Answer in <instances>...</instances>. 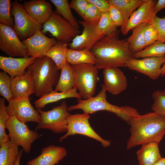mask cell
Returning a JSON list of instances; mask_svg holds the SVG:
<instances>
[{
  "instance_id": "cell-18",
  "label": "cell",
  "mask_w": 165,
  "mask_h": 165,
  "mask_svg": "<svg viewBox=\"0 0 165 165\" xmlns=\"http://www.w3.org/2000/svg\"><path fill=\"white\" fill-rule=\"evenodd\" d=\"M67 155L65 148L60 146L50 145L43 148L41 154L30 160L28 165H55L63 159Z\"/></svg>"
},
{
  "instance_id": "cell-40",
  "label": "cell",
  "mask_w": 165,
  "mask_h": 165,
  "mask_svg": "<svg viewBox=\"0 0 165 165\" xmlns=\"http://www.w3.org/2000/svg\"><path fill=\"white\" fill-rule=\"evenodd\" d=\"M88 3V0H72L69 5L71 9L75 10L83 19Z\"/></svg>"
},
{
  "instance_id": "cell-10",
  "label": "cell",
  "mask_w": 165,
  "mask_h": 165,
  "mask_svg": "<svg viewBox=\"0 0 165 165\" xmlns=\"http://www.w3.org/2000/svg\"><path fill=\"white\" fill-rule=\"evenodd\" d=\"M41 32L44 34L48 32L58 42H68L80 33L61 15L53 12L42 26Z\"/></svg>"
},
{
  "instance_id": "cell-14",
  "label": "cell",
  "mask_w": 165,
  "mask_h": 165,
  "mask_svg": "<svg viewBox=\"0 0 165 165\" xmlns=\"http://www.w3.org/2000/svg\"><path fill=\"white\" fill-rule=\"evenodd\" d=\"M156 2V0H146L132 14L124 27L120 30L122 34L126 35L130 30L143 23L150 24L156 15L154 8Z\"/></svg>"
},
{
  "instance_id": "cell-16",
  "label": "cell",
  "mask_w": 165,
  "mask_h": 165,
  "mask_svg": "<svg viewBox=\"0 0 165 165\" xmlns=\"http://www.w3.org/2000/svg\"><path fill=\"white\" fill-rule=\"evenodd\" d=\"M104 85L106 91L113 95L118 94L127 88V78L122 71L118 67L103 69Z\"/></svg>"
},
{
  "instance_id": "cell-1",
  "label": "cell",
  "mask_w": 165,
  "mask_h": 165,
  "mask_svg": "<svg viewBox=\"0 0 165 165\" xmlns=\"http://www.w3.org/2000/svg\"><path fill=\"white\" fill-rule=\"evenodd\" d=\"M117 29L95 42L90 51L96 59L98 69L125 67L127 62L133 58L127 39H120Z\"/></svg>"
},
{
  "instance_id": "cell-23",
  "label": "cell",
  "mask_w": 165,
  "mask_h": 165,
  "mask_svg": "<svg viewBox=\"0 0 165 165\" xmlns=\"http://www.w3.org/2000/svg\"><path fill=\"white\" fill-rule=\"evenodd\" d=\"M69 98H82L77 90L75 88L69 91L64 92L53 90L40 97L35 101L34 104L37 109H42L48 104Z\"/></svg>"
},
{
  "instance_id": "cell-43",
  "label": "cell",
  "mask_w": 165,
  "mask_h": 165,
  "mask_svg": "<svg viewBox=\"0 0 165 165\" xmlns=\"http://www.w3.org/2000/svg\"><path fill=\"white\" fill-rule=\"evenodd\" d=\"M165 8V0H158L155 6L154 12L156 14L161 10Z\"/></svg>"
},
{
  "instance_id": "cell-26",
  "label": "cell",
  "mask_w": 165,
  "mask_h": 165,
  "mask_svg": "<svg viewBox=\"0 0 165 165\" xmlns=\"http://www.w3.org/2000/svg\"><path fill=\"white\" fill-rule=\"evenodd\" d=\"M146 0H107L111 5L117 7L121 12L124 19V22L120 30L125 26L130 16L134 11Z\"/></svg>"
},
{
  "instance_id": "cell-5",
  "label": "cell",
  "mask_w": 165,
  "mask_h": 165,
  "mask_svg": "<svg viewBox=\"0 0 165 165\" xmlns=\"http://www.w3.org/2000/svg\"><path fill=\"white\" fill-rule=\"evenodd\" d=\"M71 66L74 75V88L83 99L94 97L98 80V69L92 64Z\"/></svg>"
},
{
  "instance_id": "cell-7",
  "label": "cell",
  "mask_w": 165,
  "mask_h": 165,
  "mask_svg": "<svg viewBox=\"0 0 165 165\" xmlns=\"http://www.w3.org/2000/svg\"><path fill=\"white\" fill-rule=\"evenodd\" d=\"M90 116L89 114H70L67 118V131L59 138L61 141L69 136L79 134L86 136L100 142L104 147L109 146L110 141L102 138L92 128L89 122Z\"/></svg>"
},
{
  "instance_id": "cell-39",
  "label": "cell",
  "mask_w": 165,
  "mask_h": 165,
  "mask_svg": "<svg viewBox=\"0 0 165 165\" xmlns=\"http://www.w3.org/2000/svg\"><path fill=\"white\" fill-rule=\"evenodd\" d=\"M112 21L117 27H121L124 22L123 14L119 9L116 6L111 5L108 11Z\"/></svg>"
},
{
  "instance_id": "cell-28",
  "label": "cell",
  "mask_w": 165,
  "mask_h": 165,
  "mask_svg": "<svg viewBox=\"0 0 165 165\" xmlns=\"http://www.w3.org/2000/svg\"><path fill=\"white\" fill-rule=\"evenodd\" d=\"M96 59L90 50L83 49L73 50L68 48L67 62L71 65L82 64L95 65Z\"/></svg>"
},
{
  "instance_id": "cell-44",
  "label": "cell",
  "mask_w": 165,
  "mask_h": 165,
  "mask_svg": "<svg viewBox=\"0 0 165 165\" xmlns=\"http://www.w3.org/2000/svg\"><path fill=\"white\" fill-rule=\"evenodd\" d=\"M24 151L23 149L19 150V153L14 165H20L21 158Z\"/></svg>"
},
{
  "instance_id": "cell-8",
  "label": "cell",
  "mask_w": 165,
  "mask_h": 165,
  "mask_svg": "<svg viewBox=\"0 0 165 165\" xmlns=\"http://www.w3.org/2000/svg\"><path fill=\"white\" fill-rule=\"evenodd\" d=\"M11 13L14 20L13 29L23 40L30 38L42 28V24L33 19L17 0L12 3Z\"/></svg>"
},
{
  "instance_id": "cell-29",
  "label": "cell",
  "mask_w": 165,
  "mask_h": 165,
  "mask_svg": "<svg viewBox=\"0 0 165 165\" xmlns=\"http://www.w3.org/2000/svg\"><path fill=\"white\" fill-rule=\"evenodd\" d=\"M19 152L18 146L10 141L0 146V165H14Z\"/></svg>"
},
{
  "instance_id": "cell-38",
  "label": "cell",
  "mask_w": 165,
  "mask_h": 165,
  "mask_svg": "<svg viewBox=\"0 0 165 165\" xmlns=\"http://www.w3.org/2000/svg\"><path fill=\"white\" fill-rule=\"evenodd\" d=\"M156 30L158 41L165 43V17L160 18L156 15L150 24Z\"/></svg>"
},
{
  "instance_id": "cell-2",
  "label": "cell",
  "mask_w": 165,
  "mask_h": 165,
  "mask_svg": "<svg viewBox=\"0 0 165 165\" xmlns=\"http://www.w3.org/2000/svg\"><path fill=\"white\" fill-rule=\"evenodd\" d=\"M130 135L126 149L151 142L159 144L165 135V116L149 112L135 116L130 121Z\"/></svg>"
},
{
  "instance_id": "cell-42",
  "label": "cell",
  "mask_w": 165,
  "mask_h": 165,
  "mask_svg": "<svg viewBox=\"0 0 165 165\" xmlns=\"http://www.w3.org/2000/svg\"><path fill=\"white\" fill-rule=\"evenodd\" d=\"M88 1L96 7L102 13L108 12L111 5L107 0H88Z\"/></svg>"
},
{
  "instance_id": "cell-45",
  "label": "cell",
  "mask_w": 165,
  "mask_h": 165,
  "mask_svg": "<svg viewBox=\"0 0 165 165\" xmlns=\"http://www.w3.org/2000/svg\"><path fill=\"white\" fill-rule=\"evenodd\" d=\"M153 165H165V158H162L157 162Z\"/></svg>"
},
{
  "instance_id": "cell-46",
  "label": "cell",
  "mask_w": 165,
  "mask_h": 165,
  "mask_svg": "<svg viewBox=\"0 0 165 165\" xmlns=\"http://www.w3.org/2000/svg\"><path fill=\"white\" fill-rule=\"evenodd\" d=\"M161 75L162 76H165V61L162 65L160 70Z\"/></svg>"
},
{
  "instance_id": "cell-22",
  "label": "cell",
  "mask_w": 165,
  "mask_h": 165,
  "mask_svg": "<svg viewBox=\"0 0 165 165\" xmlns=\"http://www.w3.org/2000/svg\"><path fill=\"white\" fill-rule=\"evenodd\" d=\"M159 145L151 142L141 145L136 152L139 165H153L162 158Z\"/></svg>"
},
{
  "instance_id": "cell-25",
  "label": "cell",
  "mask_w": 165,
  "mask_h": 165,
  "mask_svg": "<svg viewBox=\"0 0 165 165\" xmlns=\"http://www.w3.org/2000/svg\"><path fill=\"white\" fill-rule=\"evenodd\" d=\"M149 24L147 23H143L133 29L132 34L127 39L129 50L132 54L139 52L147 47L144 33L146 28Z\"/></svg>"
},
{
  "instance_id": "cell-41",
  "label": "cell",
  "mask_w": 165,
  "mask_h": 165,
  "mask_svg": "<svg viewBox=\"0 0 165 165\" xmlns=\"http://www.w3.org/2000/svg\"><path fill=\"white\" fill-rule=\"evenodd\" d=\"M145 41L147 47L158 41L157 31L154 27L149 24L146 28L144 33Z\"/></svg>"
},
{
  "instance_id": "cell-30",
  "label": "cell",
  "mask_w": 165,
  "mask_h": 165,
  "mask_svg": "<svg viewBox=\"0 0 165 165\" xmlns=\"http://www.w3.org/2000/svg\"><path fill=\"white\" fill-rule=\"evenodd\" d=\"M117 29V27L110 18L108 12L102 13L100 20L96 28V42Z\"/></svg>"
},
{
  "instance_id": "cell-6",
  "label": "cell",
  "mask_w": 165,
  "mask_h": 165,
  "mask_svg": "<svg viewBox=\"0 0 165 165\" xmlns=\"http://www.w3.org/2000/svg\"><path fill=\"white\" fill-rule=\"evenodd\" d=\"M66 101H64L60 105L48 111L37 109L40 119L35 129H47L56 134L66 132L67 118L70 115Z\"/></svg>"
},
{
  "instance_id": "cell-34",
  "label": "cell",
  "mask_w": 165,
  "mask_h": 165,
  "mask_svg": "<svg viewBox=\"0 0 165 165\" xmlns=\"http://www.w3.org/2000/svg\"><path fill=\"white\" fill-rule=\"evenodd\" d=\"M11 7L10 0H0V24L14 27V23L11 14Z\"/></svg>"
},
{
  "instance_id": "cell-21",
  "label": "cell",
  "mask_w": 165,
  "mask_h": 165,
  "mask_svg": "<svg viewBox=\"0 0 165 165\" xmlns=\"http://www.w3.org/2000/svg\"><path fill=\"white\" fill-rule=\"evenodd\" d=\"M11 87L13 98L29 97L35 93L32 77L27 70L24 75L11 78Z\"/></svg>"
},
{
  "instance_id": "cell-11",
  "label": "cell",
  "mask_w": 165,
  "mask_h": 165,
  "mask_svg": "<svg viewBox=\"0 0 165 165\" xmlns=\"http://www.w3.org/2000/svg\"><path fill=\"white\" fill-rule=\"evenodd\" d=\"M0 49L10 57H29L27 49L12 27L0 24Z\"/></svg>"
},
{
  "instance_id": "cell-9",
  "label": "cell",
  "mask_w": 165,
  "mask_h": 165,
  "mask_svg": "<svg viewBox=\"0 0 165 165\" xmlns=\"http://www.w3.org/2000/svg\"><path fill=\"white\" fill-rule=\"evenodd\" d=\"M7 129L10 141L21 147L27 153L31 151L32 143L40 136L36 131L30 130L26 123L18 120L14 116H10Z\"/></svg>"
},
{
  "instance_id": "cell-3",
  "label": "cell",
  "mask_w": 165,
  "mask_h": 165,
  "mask_svg": "<svg viewBox=\"0 0 165 165\" xmlns=\"http://www.w3.org/2000/svg\"><path fill=\"white\" fill-rule=\"evenodd\" d=\"M106 90L103 84L100 91L95 96L86 100L77 99V104L68 107V111L80 109L83 113L93 114L100 111H106L115 114L128 124L130 120L139 115L138 110L132 107L121 106L109 103L107 100Z\"/></svg>"
},
{
  "instance_id": "cell-20",
  "label": "cell",
  "mask_w": 165,
  "mask_h": 165,
  "mask_svg": "<svg viewBox=\"0 0 165 165\" xmlns=\"http://www.w3.org/2000/svg\"><path fill=\"white\" fill-rule=\"evenodd\" d=\"M79 23L83 27L82 33L72 39L69 44V49L80 50L87 49L90 50L96 42L95 40L96 28L97 25L87 23L84 20H79Z\"/></svg>"
},
{
  "instance_id": "cell-4",
  "label": "cell",
  "mask_w": 165,
  "mask_h": 165,
  "mask_svg": "<svg viewBox=\"0 0 165 165\" xmlns=\"http://www.w3.org/2000/svg\"><path fill=\"white\" fill-rule=\"evenodd\" d=\"M27 70L32 76L37 97L40 98L54 90L60 73L50 58L46 56L37 58Z\"/></svg>"
},
{
  "instance_id": "cell-32",
  "label": "cell",
  "mask_w": 165,
  "mask_h": 165,
  "mask_svg": "<svg viewBox=\"0 0 165 165\" xmlns=\"http://www.w3.org/2000/svg\"><path fill=\"white\" fill-rule=\"evenodd\" d=\"M165 56V43L158 41L147 46L142 50L133 54V58L138 59L149 57H162Z\"/></svg>"
},
{
  "instance_id": "cell-36",
  "label": "cell",
  "mask_w": 165,
  "mask_h": 165,
  "mask_svg": "<svg viewBox=\"0 0 165 165\" xmlns=\"http://www.w3.org/2000/svg\"><path fill=\"white\" fill-rule=\"evenodd\" d=\"M152 96L153 102L152 110L159 115L165 116V94L162 91L157 90L153 93Z\"/></svg>"
},
{
  "instance_id": "cell-24",
  "label": "cell",
  "mask_w": 165,
  "mask_h": 165,
  "mask_svg": "<svg viewBox=\"0 0 165 165\" xmlns=\"http://www.w3.org/2000/svg\"><path fill=\"white\" fill-rule=\"evenodd\" d=\"M59 79L54 90L64 92L74 88V75L72 66L67 62L61 68Z\"/></svg>"
},
{
  "instance_id": "cell-19",
  "label": "cell",
  "mask_w": 165,
  "mask_h": 165,
  "mask_svg": "<svg viewBox=\"0 0 165 165\" xmlns=\"http://www.w3.org/2000/svg\"><path fill=\"white\" fill-rule=\"evenodd\" d=\"M23 6L28 13L41 24L47 21L53 12L51 4L45 0L25 1Z\"/></svg>"
},
{
  "instance_id": "cell-15",
  "label": "cell",
  "mask_w": 165,
  "mask_h": 165,
  "mask_svg": "<svg viewBox=\"0 0 165 165\" xmlns=\"http://www.w3.org/2000/svg\"><path fill=\"white\" fill-rule=\"evenodd\" d=\"M22 42L27 49L28 56L38 58L45 56L46 52L58 41L46 37L41 30H38Z\"/></svg>"
},
{
  "instance_id": "cell-12",
  "label": "cell",
  "mask_w": 165,
  "mask_h": 165,
  "mask_svg": "<svg viewBox=\"0 0 165 165\" xmlns=\"http://www.w3.org/2000/svg\"><path fill=\"white\" fill-rule=\"evenodd\" d=\"M8 103L6 110L10 116H14L18 120L25 123L39 122L40 115L31 105L29 97L13 98Z\"/></svg>"
},
{
  "instance_id": "cell-37",
  "label": "cell",
  "mask_w": 165,
  "mask_h": 165,
  "mask_svg": "<svg viewBox=\"0 0 165 165\" xmlns=\"http://www.w3.org/2000/svg\"><path fill=\"white\" fill-rule=\"evenodd\" d=\"M101 14V12L96 7L89 2L83 20L97 25L100 20Z\"/></svg>"
},
{
  "instance_id": "cell-33",
  "label": "cell",
  "mask_w": 165,
  "mask_h": 165,
  "mask_svg": "<svg viewBox=\"0 0 165 165\" xmlns=\"http://www.w3.org/2000/svg\"><path fill=\"white\" fill-rule=\"evenodd\" d=\"M5 103V99L0 98V146L10 141L9 135L6 134L7 123L10 118Z\"/></svg>"
},
{
  "instance_id": "cell-31",
  "label": "cell",
  "mask_w": 165,
  "mask_h": 165,
  "mask_svg": "<svg viewBox=\"0 0 165 165\" xmlns=\"http://www.w3.org/2000/svg\"><path fill=\"white\" fill-rule=\"evenodd\" d=\"M56 9L54 11L68 21L75 28L79 30V23L73 14L68 0H50Z\"/></svg>"
},
{
  "instance_id": "cell-47",
  "label": "cell",
  "mask_w": 165,
  "mask_h": 165,
  "mask_svg": "<svg viewBox=\"0 0 165 165\" xmlns=\"http://www.w3.org/2000/svg\"><path fill=\"white\" fill-rule=\"evenodd\" d=\"M162 91V92L163 93V94H165V90H163Z\"/></svg>"
},
{
  "instance_id": "cell-27",
  "label": "cell",
  "mask_w": 165,
  "mask_h": 165,
  "mask_svg": "<svg viewBox=\"0 0 165 165\" xmlns=\"http://www.w3.org/2000/svg\"><path fill=\"white\" fill-rule=\"evenodd\" d=\"M69 44L57 42L46 52V56L50 58L60 70L67 62V52Z\"/></svg>"
},
{
  "instance_id": "cell-13",
  "label": "cell",
  "mask_w": 165,
  "mask_h": 165,
  "mask_svg": "<svg viewBox=\"0 0 165 165\" xmlns=\"http://www.w3.org/2000/svg\"><path fill=\"white\" fill-rule=\"evenodd\" d=\"M165 61V56L160 57H149L139 59L132 58L127 62L125 66L155 80L160 75L161 69Z\"/></svg>"
},
{
  "instance_id": "cell-17",
  "label": "cell",
  "mask_w": 165,
  "mask_h": 165,
  "mask_svg": "<svg viewBox=\"0 0 165 165\" xmlns=\"http://www.w3.org/2000/svg\"><path fill=\"white\" fill-rule=\"evenodd\" d=\"M36 59L31 57L14 58L0 56V68L13 78L24 74L28 68Z\"/></svg>"
},
{
  "instance_id": "cell-35",
  "label": "cell",
  "mask_w": 165,
  "mask_h": 165,
  "mask_svg": "<svg viewBox=\"0 0 165 165\" xmlns=\"http://www.w3.org/2000/svg\"><path fill=\"white\" fill-rule=\"evenodd\" d=\"M11 78L4 71L0 72V95L9 102L13 98Z\"/></svg>"
}]
</instances>
